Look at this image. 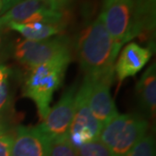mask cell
Masks as SVG:
<instances>
[{"label": "cell", "mask_w": 156, "mask_h": 156, "mask_svg": "<svg viewBox=\"0 0 156 156\" xmlns=\"http://www.w3.org/2000/svg\"><path fill=\"white\" fill-rule=\"evenodd\" d=\"M77 151L79 156H112L110 151L99 139L82 145Z\"/></svg>", "instance_id": "cell-15"}, {"label": "cell", "mask_w": 156, "mask_h": 156, "mask_svg": "<svg viewBox=\"0 0 156 156\" xmlns=\"http://www.w3.org/2000/svg\"><path fill=\"white\" fill-rule=\"evenodd\" d=\"M43 23L65 27V11L50 9L40 0H22L0 17V29H6L11 23Z\"/></svg>", "instance_id": "cell-6"}, {"label": "cell", "mask_w": 156, "mask_h": 156, "mask_svg": "<svg viewBox=\"0 0 156 156\" xmlns=\"http://www.w3.org/2000/svg\"><path fill=\"white\" fill-rule=\"evenodd\" d=\"M9 74H10L9 69L3 64H0V91L9 87V83H8Z\"/></svg>", "instance_id": "cell-20"}, {"label": "cell", "mask_w": 156, "mask_h": 156, "mask_svg": "<svg viewBox=\"0 0 156 156\" xmlns=\"http://www.w3.org/2000/svg\"><path fill=\"white\" fill-rule=\"evenodd\" d=\"M10 100H11V95L8 87L0 91V111L4 110L7 108L10 103Z\"/></svg>", "instance_id": "cell-21"}, {"label": "cell", "mask_w": 156, "mask_h": 156, "mask_svg": "<svg viewBox=\"0 0 156 156\" xmlns=\"http://www.w3.org/2000/svg\"><path fill=\"white\" fill-rule=\"evenodd\" d=\"M148 122L139 114L117 115L103 126L99 138L112 156H126L147 135Z\"/></svg>", "instance_id": "cell-3"}, {"label": "cell", "mask_w": 156, "mask_h": 156, "mask_svg": "<svg viewBox=\"0 0 156 156\" xmlns=\"http://www.w3.org/2000/svg\"><path fill=\"white\" fill-rule=\"evenodd\" d=\"M155 147L154 140L153 136L146 135L144 138L140 140L131 150L128 152L126 156H154Z\"/></svg>", "instance_id": "cell-17"}, {"label": "cell", "mask_w": 156, "mask_h": 156, "mask_svg": "<svg viewBox=\"0 0 156 156\" xmlns=\"http://www.w3.org/2000/svg\"><path fill=\"white\" fill-rule=\"evenodd\" d=\"M4 30L5 29H0V61L3 60L7 56V53L10 50L7 45V42L5 38Z\"/></svg>", "instance_id": "cell-22"}, {"label": "cell", "mask_w": 156, "mask_h": 156, "mask_svg": "<svg viewBox=\"0 0 156 156\" xmlns=\"http://www.w3.org/2000/svg\"><path fill=\"white\" fill-rule=\"evenodd\" d=\"M156 0H134L131 40L139 37L147 41L148 48L153 50V37L155 30Z\"/></svg>", "instance_id": "cell-12"}, {"label": "cell", "mask_w": 156, "mask_h": 156, "mask_svg": "<svg viewBox=\"0 0 156 156\" xmlns=\"http://www.w3.org/2000/svg\"><path fill=\"white\" fill-rule=\"evenodd\" d=\"M69 53H71L70 42L65 36L42 41L24 39L17 43L13 48L14 58L29 69Z\"/></svg>", "instance_id": "cell-4"}, {"label": "cell", "mask_w": 156, "mask_h": 156, "mask_svg": "<svg viewBox=\"0 0 156 156\" xmlns=\"http://www.w3.org/2000/svg\"><path fill=\"white\" fill-rule=\"evenodd\" d=\"M114 77L115 73H109L97 78L87 77L89 81V108L93 115L102 127L118 115L115 101L110 94V87Z\"/></svg>", "instance_id": "cell-9"}, {"label": "cell", "mask_w": 156, "mask_h": 156, "mask_svg": "<svg viewBox=\"0 0 156 156\" xmlns=\"http://www.w3.org/2000/svg\"><path fill=\"white\" fill-rule=\"evenodd\" d=\"M8 128H9V125L6 122V120L0 115V136L7 134Z\"/></svg>", "instance_id": "cell-24"}, {"label": "cell", "mask_w": 156, "mask_h": 156, "mask_svg": "<svg viewBox=\"0 0 156 156\" xmlns=\"http://www.w3.org/2000/svg\"><path fill=\"white\" fill-rule=\"evenodd\" d=\"M7 28L15 30L27 40L42 41L50 38L53 36L60 34L63 30V27L46 24L43 23H11L8 24Z\"/></svg>", "instance_id": "cell-14"}, {"label": "cell", "mask_w": 156, "mask_h": 156, "mask_svg": "<svg viewBox=\"0 0 156 156\" xmlns=\"http://www.w3.org/2000/svg\"><path fill=\"white\" fill-rule=\"evenodd\" d=\"M152 55L153 50L148 47H141L136 43L126 45L114 67V73L119 83L140 72L150 60Z\"/></svg>", "instance_id": "cell-11"}, {"label": "cell", "mask_w": 156, "mask_h": 156, "mask_svg": "<svg viewBox=\"0 0 156 156\" xmlns=\"http://www.w3.org/2000/svg\"><path fill=\"white\" fill-rule=\"evenodd\" d=\"M89 81L84 77L77 89L76 108L68 139L76 148L99 138L102 125L93 115L89 105Z\"/></svg>", "instance_id": "cell-5"}, {"label": "cell", "mask_w": 156, "mask_h": 156, "mask_svg": "<svg viewBox=\"0 0 156 156\" xmlns=\"http://www.w3.org/2000/svg\"><path fill=\"white\" fill-rule=\"evenodd\" d=\"M119 51L100 16L80 32L76 42L78 61L89 78L114 73Z\"/></svg>", "instance_id": "cell-1"}, {"label": "cell", "mask_w": 156, "mask_h": 156, "mask_svg": "<svg viewBox=\"0 0 156 156\" xmlns=\"http://www.w3.org/2000/svg\"><path fill=\"white\" fill-rule=\"evenodd\" d=\"M134 0H103L100 17L118 50L131 40Z\"/></svg>", "instance_id": "cell-7"}, {"label": "cell", "mask_w": 156, "mask_h": 156, "mask_svg": "<svg viewBox=\"0 0 156 156\" xmlns=\"http://www.w3.org/2000/svg\"><path fill=\"white\" fill-rule=\"evenodd\" d=\"M77 89L78 86L76 83L68 88L60 100L53 108H50L42 123L38 125L51 140L68 137L75 113Z\"/></svg>", "instance_id": "cell-8"}, {"label": "cell", "mask_w": 156, "mask_h": 156, "mask_svg": "<svg viewBox=\"0 0 156 156\" xmlns=\"http://www.w3.org/2000/svg\"><path fill=\"white\" fill-rule=\"evenodd\" d=\"M44 3L50 9L55 11H65L69 6L72 5L75 0H40Z\"/></svg>", "instance_id": "cell-18"}, {"label": "cell", "mask_w": 156, "mask_h": 156, "mask_svg": "<svg viewBox=\"0 0 156 156\" xmlns=\"http://www.w3.org/2000/svg\"><path fill=\"white\" fill-rule=\"evenodd\" d=\"M49 156H79L77 148L70 143L68 137L52 140Z\"/></svg>", "instance_id": "cell-16"}, {"label": "cell", "mask_w": 156, "mask_h": 156, "mask_svg": "<svg viewBox=\"0 0 156 156\" xmlns=\"http://www.w3.org/2000/svg\"><path fill=\"white\" fill-rule=\"evenodd\" d=\"M0 15H2V5L0 3Z\"/></svg>", "instance_id": "cell-25"}, {"label": "cell", "mask_w": 156, "mask_h": 156, "mask_svg": "<svg viewBox=\"0 0 156 156\" xmlns=\"http://www.w3.org/2000/svg\"><path fill=\"white\" fill-rule=\"evenodd\" d=\"M136 93L140 104L144 111L154 118L156 109V69L151 64L140 76L136 85Z\"/></svg>", "instance_id": "cell-13"}, {"label": "cell", "mask_w": 156, "mask_h": 156, "mask_svg": "<svg viewBox=\"0 0 156 156\" xmlns=\"http://www.w3.org/2000/svg\"><path fill=\"white\" fill-rule=\"evenodd\" d=\"M51 142L38 126H19L13 135L11 156H49Z\"/></svg>", "instance_id": "cell-10"}, {"label": "cell", "mask_w": 156, "mask_h": 156, "mask_svg": "<svg viewBox=\"0 0 156 156\" xmlns=\"http://www.w3.org/2000/svg\"><path fill=\"white\" fill-rule=\"evenodd\" d=\"M71 57V53L65 54L29 69L23 96L33 101L42 121L50 111L53 95L62 85Z\"/></svg>", "instance_id": "cell-2"}, {"label": "cell", "mask_w": 156, "mask_h": 156, "mask_svg": "<svg viewBox=\"0 0 156 156\" xmlns=\"http://www.w3.org/2000/svg\"><path fill=\"white\" fill-rule=\"evenodd\" d=\"M13 135L5 134L0 136V156H11Z\"/></svg>", "instance_id": "cell-19"}, {"label": "cell", "mask_w": 156, "mask_h": 156, "mask_svg": "<svg viewBox=\"0 0 156 156\" xmlns=\"http://www.w3.org/2000/svg\"><path fill=\"white\" fill-rule=\"evenodd\" d=\"M22 0H0L2 5V15Z\"/></svg>", "instance_id": "cell-23"}]
</instances>
